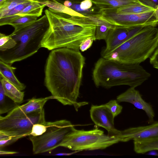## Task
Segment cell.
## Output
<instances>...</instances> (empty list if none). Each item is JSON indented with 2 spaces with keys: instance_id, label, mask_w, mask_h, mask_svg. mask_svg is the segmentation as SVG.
Instances as JSON below:
<instances>
[{
  "instance_id": "cell-1",
  "label": "cell",
  "mask_w": 158,
  "mask_h": 158,
  "mask_svg": "<svg viewBox=\"0 0 158 158\" xmlns=\"http://www.w3.org/2000/svg\"><path fill=\"white\" fill-rule=\"evenodd\" d=\"M85 63L79 51L61 48L52 50L45 65L44 84L53 99L64 105H73L77 111L88 103L77 101Z\"/></svg>"
},
{
  "instance_id": "cell-2",
  "label": "cell",
  "mask_w": 158,
  "mask_h": 158,
  "mask_svg": "<svg viewBox=\"0 0 158 158\" xmlns=\"http://www.w3.org/2000/svg\"><path fill=\"white\" fill-rule=\"evenodd\" d=\"M49 23L41 44V47L49 50L66 48L79 51L85 39L95 36V25H81L72 22L70 15L48 8L45 11Z\"/></svg>"
},
{
  "instance_id": "cell-3",
  "label": "cell",
  "mask_w": 158,
  "mask_h": 158,
  "mask_svg": "<svg viewBox=\"0 0 158 158\" xmlns=\"http://www.w3.org/2000/svg\"><path fill=\"white\" fill-rule=\"evenodd\" d=\"M151 76L139 64L120 62L101 57L96 63L92 77L96 86L105 88L121 85L135 88Z\"/></svg>"
},
{
  "instance_id": "cell-4",
  "label": "cell",
  "mask_w": 158,
  "mask_h": 158,
  "mask_svg": "<svg viewBox=\"0 0 158 158\" xmlns=\"http://www.w3.org/2000/svg\"><path fill=\"white\" fill-rule=\"evenodd\" d=\"M49 27L46 15L28 26L10 35L16 45L13 48L0 51V60L11 65L34 55L41 47L44 36Z\"/></svg>"
},
{
  "instance_id": "cell-5",
  "label": "cell",
  "mask_w": 158,
  "mask_h": 158,
  "mask_svg": "<svg viewBox=\"0 0 158 158\" xmlns=\"http://www.w3.org/2000/svg\"><path fill=\"white\" fill-rule=\"evenodd\" d=\"M158 45V28L143 29L102 57L120 62L139 64L150 58Z\"/></svg>"
},
{
  "instance_id": "cell-6",
  "label": "cell",
  "mask_w": 158,
  "mask_h": 158,
  "mask_svg": "<svg viewBox=\"0 0 158 158\" xmlns=\"http://www.w3.org/2000/svg\"><path fill=\"white\" fill-rule=\"evenodd\" d=\"M119 142V136H110L96 127L85 131L73 127L64 138L60 147L73 151L94 150L103 149Z\"/></svg>"
},
{
  "instance_id": "cell-7",
  "label": "cell",
  "mask_w": 158,
  "mask_h": 158,
  "mask_svg": "<svg viewBox=\"0 0 158 158\" xmlns=\"http://www.w3.org/2000/svg\"><path fill=\"white\" fill-rule=\"evenodd\" d=\"M46 122L44 109L26 114L18 106L5 116H0V133L9 137L29 135L33 125Z\"/></svg>"
},
{
  "instance_id": "cell-8",
  "label": "cell",
  "mask_w": 158,
  "mask_h": 158,
  "mask_svg": "<svg viewBox=\"0 0 158 158\" xmlns=\"http://www.w3.org/2000/svg\"><path fill=\"white\" fill-rule=\"evenodd\" d=\"M47 130L42 135H28L35 154L50 152L60 147L66 136L74 126L70 121L65 119L47 122Z\"/></svg>"
},
{
  "instance_id": "cell-9",
  "label": "cell",
  "mask_w": 158,
  "mask_h": 158,
  "mask_svg": "<svg viewBox=\"0 0 158 158\" xmlns=\"http://www.w3.org/2000/svg\"><path fill=\"white\" fill-rule=\"evenodd\" d=\"M102 18L110 24L115 26L148 25L156 27L158 20L155 10L141 14H126L117 12L116 9L101 10Z\"/></svg>"
},
{
  "instance_id": "cell-10",
  "label": "cell",
  "mask_w": 158,
  "mask_h": 158,
  "mask_svg": "<svg viewBox=\"0 0 158 158\" xmlns=\"http://www.w3.org/2000/svg\"><path fill=\"white\" fill-rule=\"evenodd\" d=\"M148 25L115 26L110 29L105 40L106 46L101 52L102 57L110 52ZM153 27V26H152Z\"/></svg>"
},
{
  "instance_id": "cell-11",
  "label": "cell",
  "mask_w": 158,
  "mask_h": 158,
  "mask_svg": "<svg viewBox=\"0 0 158 158\" xmlns=\"http://www.w3.org/2000/svg\"><path fill=\"white\" fill-rule=\"evenodd\" d=\"M89 111L91 118L96 125L105 129L110 136H120L121 131L115 127L114 118L105 104L92 105Z\"/></svg>"
},
{
  "instance_id": "cell-12",
  "label": "cell",
  "mask_w": 158,
  "mask_h": 158,
  "mask_svg": "<svg viewBox=\"0 0 158 158\" xmlns=\"http://www.w3.org/2000/svg\"><path fill=\"white\" fill-rule=\"evenodd\" d=\"M122 142L158 139V122L148 126L130 127L121 131Z\"/></svg>"
},
{
  "instance_id": "cell-13",
  "label": "cell",
  "mask_w": 158,
  "mask_h": 158,
  "mask_svg": "<svg viewBox=\"0 0 158 158\" xmlns=\"http://www.w3.org/2000/svg\"><path fill=\"white\" fill-rule=\"evenodd\" d=\"M118 102H126L132 104L138 109L145 112L150 123L154 121L155 113L152 106L145 101L142 98L139 92L134 87H131L117 97Z\"/></svg>"
},
{
  "instance_id": "cell-14",
  "label": "cell",
  "mask_w": 158,
  "mask_h": 158,
  "mask_svg": "<svg viewBox=\"0 0 158 158\" xmlns=\"http://www.w3.org/2000/svg\"><path fill=\"white\" fill-rule=\"evenodd\" d=\"M16 69V68L0 60V77L5 78L19 90L22 91L26 86L16 77L14 73Z\"/></svg>"
},
{
  "instance_id": "cell-15",
  "label": "cell",
  "mask_w": 158,
  "mask_h": 158,
  "mask_svg": "<svg viewBox=\"0 0 158 158\" xmlns=\"http://www.w3.org/2000/svg\"><path fill=\"white\" fill-rule=\"evenodd\" d=\"M69 18L73 23L81 25H106L111 27L114 26L103 19L101 14L83 17L70 16Z\"/></svg>"
},
{
  "instance_id": "cell-16",
  "label": "cell",
  "mask_w": 158,
  "mask_h": 158,
  "mask_svg": "<svg viewBox=\"0 0 158 158\" xmlns=\"http://www.w3.org/2000/svg\"><path fill=\"white\" fill-rule=\"evenodd\" d=\"M0 83L3 88L6 95L16 103H20L23 101L24 92L20 90L5 78L0 77Z\"/></svg>"
},
{
  "instance_id": "cell-17",
  "label": "cell",
  "mask_w": 158,
  "mask_h": 158,
  "mask_svg": "<svg viewBox=\"0 0 158 158\" xmlns=\"http://www.w3.org/2000/svg\"><path fill=\"white\" fill-rule=\"evenodd\" d=\"M101 10L117 9L131 5L141 3L138 0H91Z\"/></svg>"
},
{
  "instance_id": "cell-18",
  "label": "cell",
  "mask_w": 158,
  "mask_h": 158,
  "mask_svg": "<svg viewBox=\"0 0 158 158\" xmlns=\"http://www.w3.org/2000/svg\"><path fill=\"white\" fill-rule=\"evenodd\" d=\"M52 99H53L52 96L44 98H33L29 99L25 104L18 107L23 112L27 114L43 109L47 102Z\"/></svg>"
},
{
  "instance_id": "cell-19",
  "label": "cell",
  "mask_w": 158,
  "mask_h": 158,
  "mask_svg": "<svg viewBox=\"0 0 158 158\" xmlns=\"http://www.w3.org/2000/svg\"><path fill=\"white\" fill-rule=\"evenodd\" d=\"M134 150L138 154H144L150 151H158V139H142L133 141Z\"/></svg>"
},
{
  "instance_id": "cell-20",
  "label": "cell",
  "mask_w": 158,
  "mask_h": 158,
  "mask_svg": "<svg viewBox=\"0 0 158 158\" xmlns=\"http://www.w3.org/2000/svg\"><path fill=\"white\" fill-rule=\"evenodd\" d=\"M38 2L47 6L51 9L59 12L67 14L71 16H85L55 0H49L44 2Z\"/></svg>"
},
{
  "instance_id": "cell-21",
  "label": "cell",
  "mask_w": 158,
  "mask_h": 158,
  "mask_svg": "<svg viewBox=\"0 0 158 158\" xmlns=\"http://www.w3.org/2000/svg\"><path fill=\"white\" fill-rule=\"evenodd\" d=\"M117 12L126 14H141L152 11L155 9L142 3L135 4L116 9Z\"/></svg>"
},
{
  "instance_id": "cell-22",
  "label": "cell",
  "mask_w": 158,
  "mask_h": 158,
  "mask_svg": "<svg viewBox=\"0 0 158 158\" xmlns=\"http://www.w3.org/2000/svg\"><path fill=\"white\" fill-rule=\"evenodd\" d=\"M45 6L38 2L33 1L17 14V15L18 16H35L38 17L42 15Z\"/></svg>"
},
{
  "instance_id": "cell-23",
  "label": "cell",
  "mask_w": 158,
  "mask_h": 158,
  "mask_svg": "<svg viewBox=\"0 0 158 158\" xmlns=\"http://www.w3.org/2000/svg\"><path fill=\"white\" fill-rule=\"evenodd\" d=\"M31 2H32L21 3L11 10L2 18L0 19V26L9 25L12 21L19 17V16L17 15V14L29 5Z\"/></svg>"
},
{
  "instance_id": "cell-24",
  "label": "cell",
  "mask_w": 158,
  "mask_h": 158,
  "mask_svg": "<svg viewBox=\"0 0 158 158\" xmlns=\"http://www.w3.org/2000/svg\"><path fill=\"white\" fill-rule=\"evenodd\" d=\"M38 18L31 16H19L11 22L9 25L14 28L13 31L15 32L31 24L37 20Z\"/></svg>"
},
{
  "instance_id": "cell-25",
  "label": "cell",
  "mask_w": 158,
  "mask_h": 158,
  "mask_svg": "<svg viewBox=\"0 0 158 158\" xmlns=\"http://www.w3.org/2000/svg\"><path fill=\"white\" fill-rule=\"evenodd\" d=\"M33 0H6L0 4V19L2 18L11 10L21 3Z\"/></svg>"
},
{
  "instance_id": "cell-26",
  "label": "cell",
  "mask_w": 158,
  "mask_h": 158,
  "mask_svg": "<svg viewBox=\"0 0 158 158\" xmlns=\"http://www.w3.org/2000/svg\"><path fill=\"white\" fill-rule=\"evenodd\" d=\"M70 8L84 16L97 15L102 13L101 10L95 6L89 9L84 10L81 8L80 3L73 2Z\"/></svg>"
},
{
  "instance_id": "cell-27",
  "label": "cell",
  "mask_w": 158,
  "mask_h": 158,
  "mask_svg": "<svg viewBox=\"0 0 158 158\" xmlns=\"http://www.w3.org/2000/svg\"><path fill=\"white\" fill-rule=\"evenodd\" d=\"M16 43L9 35L0 33V51H4L14 47Z\"/></svg>"
},
{
  "instance_id": "cell-28",
  "label": "cell",
  "mask_w": 158,
  "mask_h": 158,
  "mask_svg": "<svg viewBox=\"0 0 158 158\" xmlns=\"http://www.w3.org/2000/svg\"><path fill=\"white\" fill-rule=\"evenodd\" d=\"M110 27L106 25L96 26L95 37L96 40H106L107 37Z\"/></svg>"
},
{
  "instance_id": "cell-29",
  "label": "cell",
  "mask_w": 158,
  "mask_h": 158,
  "mask_svg": "<svg viewBox=\"0 0 158 158\" xmlns=\"http://www.w3.org/2000/svg\"><path fill=\"white\" fill-rule=\"evenodd\" d=\"M115 118L121 112L123 107L118 103L117 100H111L105 104Z\"/></svg>"
},
{
  "instance_id": "cell-30",
  "label": "cell",
  "mask_w": 158,
  "mask_h": 158,
  "mask_svg": "<svg viewBox=\"0 0 158 158\" xmlns=\"http://www.w3.org/2000/svg\"><path fill=\"white\" fill-rule=\"evenodd\" d=\"M47 127L46 121L43 123L35 124L33 125L30 135L35 136L40 135L45 132Z\"/></svg>"
},
{
  "instance_id": "cell-31",
  "label": "cell",
  "mask_w": 158,
  "mask_h": 158,
  "mask_svg": "<svg viewBox=\"0 0 158 158\" xmlns=\"http://www.w3.org/2000/svg\"><path fill=\"white\" fill-rule=\"evenodd\" d=\"M6 96L2 84H0V114H3L12 109L6 106L5 100Z\"/></svg>"
},
{
  "instance_id": "cell-32",
  "label": "cell",
  "mask_w": 158,
  "mask_h": 158,
  "mask_svg": "<svg viewBox=\"0 0 158 158\" xmlns=\"http://www.w3.org/2000/svg\"><path fill=\"white\" fill-rule=\"evenodd\" d=\"M96 40L95 36L88 37L84 40L79 45V50L81 52H84L92 46L93 42Z\"/></svg>"
},
{
  "instance_id": "cell-33",
  "label": "cell",
  "mask_w": 158,
  "mask_h": 158,
  "mask_svg": "<svg viewBox=\"0 0 158 158\" xmlns=\"http://www.w3.org/2000/svg\"><path fill=\"white\" fill-rule=\"evenodd\" d=\"M23 137V136L9 137L0 140V148L2 149L4 147L8 146Z\"/></svg>"
},
{
  "instance_id": "cell-34",
  "label": "cell",
  "mask_w": 158,
  "mask_h": 158,
  "mask_svg": "<svg viewBox=\"0 0 158 158\" xmlns=\"http://www.w3.org/2000/svg\"><path fill=\"white\" fill-rule=\"evenodd\" d=\"M150 58V63L153 67L158 69V45Z\"/></svg>"
},
{
  "instance_id": "cell-35",
  "label": "cell",
  "mask_w": 158,
  "mask_h": 158,
  "mask_svg": "<svg viewBox=\"0 0 158 158\" xmlns=\"http://www.w3.org/2000/svg\"><path fill=\"white\" fill-rule=\"evenodd\" d=\"M140 2L155 9L158 5V0H138Z\"/></svg>"
},
{
  "instance_id": "cell-36",
  "label": "cell",
  "mask_w": 158,
  "mask_h": 158,
  "mask_svg": "<svg viewBox=\"0 0 158 158\" xmlns=\"http://www.w3.org/2000/svg\"><path fill=\"white\" fill-rule=\"evenodd\" d=\"M93 4L91 0H84L80 3V6L81 9H87L92 7Z\"/></svg>"
},
{
  "instance_id": "cell-37",
  "label": "cell",
  "mask_w": 158,
  "mask_h": 158,
  "mask_svg": "<svg viewBox=\"0 0 158 158\" xmlns=\"http://www.w3.org/2000/svg\"><path fill=\"white\" fill-rule=\"evenodd\" d=\"M18 152L15 151H7L0 150V155H11L17 153Z\"/></svg>"
},
{
  "instance_id": "cell-38",
  "label": "cell",
  "mask_w": 158,
  "mask_h": 158,
  "mask_svg": "<svg viewBox=\"0 0 158 158\" xmlns=\"http://www.w3.org/2000/svg\"><path fill=\"white\" fill-rule=\"evenodd\" d=\"M57 2L63 4L64 2L66 0H69L73 2L76 3H80L81 2L84 0H55Z\"/></svg>"
},
{
  "instance_id": "cell-39",
  "label": "cell",
  "mask_w": 158,
  "mask_h": 158,
  "mask_svg": "<svg viewBox=\"0 0 158 158\" xmlns=\"http://www.w3.org/2000/svg\"><path fill=\"white\" fill-rule=\"evenodd\" d=\"M73 3V2L70 1L66 0L64 2L63 4L65 6L70 8L72 5Z\"/></svg>"
},
{
  "instance_id": "cell-40",
  "label": "cell",
  "mask_w": 158,
  "mask_h": 158,
  "mask_svg": "<svg viewBox=\"0 0 158 158\" xmlns=\"http://www.w3.org/2000/svg\"><path fill=\"white\" fill-rule=\"evenodd\" d=\"M155 15L157 19L158 20V5L155 9Z\"/></svg>"
},
{
  "instance_id": "cell-41",
  "label": "cell",
  "mask_w": 158,
  "mask_h": 158,
  "mask_svg": "<svg viewBox=\"0 0 158 158\" xmlns=\"http://www.w3.org/2000/svg\"><path fill=\"white\" fill-rule=\"evenodd\" d=\"M155 151V150H153L149 151L150 152L149 154L152 155H157V153Z\"/></svg>"
},
{
  "instance_id": "cell-42",
  "label": "cell",
  "mask_w": 158,
  "mask_h": 158,
  "mask_svg": "<svg viewBox=\"0 0 158 158\" xmlns=\"http://www.w3.org/2000/svg\"><path fill=\"white\" fill-rule=\"evenodd\" d=\"M34 1H36V2H44L46 1L47 0H33Z\"/></svg>"
},
{
  "instance_id": "cell-43",
  "label": "cell",
  "mask_w": 158,
  "mask_h": 158,
  "mask_svg": "<svg viewBox=\"0 0 158 158\" xmlns=\"http://www.w3.org/2000/svg\"><path fill=\"white\" fill-rule=\"evenodd\" d=\"M6 0H0V4L3 3Z\"/></svg>"
}]
</instances>
